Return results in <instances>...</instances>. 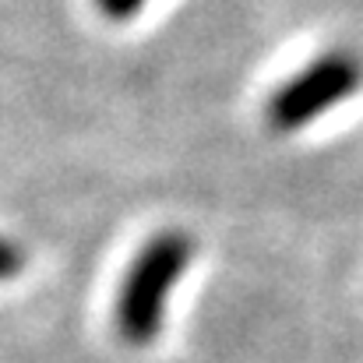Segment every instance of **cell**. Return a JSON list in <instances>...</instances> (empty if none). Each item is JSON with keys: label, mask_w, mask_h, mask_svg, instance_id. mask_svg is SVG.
Segmentation results:
<instances>
[{"label": "cell", "mask_w": 363, "mask_h": 363, "mask_svg": "<svg viewBox=\"0 0 363 363\" xmlns=\"http://www.w3.org/2000/svg\"><path fill=\"white\" fill-rule=\"evenodd\" d=\"M191 257H194V240L180 230L155 233L138 250L113 307L117 335L127 346H152L159 339L166 318V296L184 279Z\"/></svg>", "instance_id": "6da1fadb"}, {"label": "cell", "mask_w": 363, "mask_h": 363, "mask_svg": "<svg viewBox=\"0 0 363 363\" xmlns=\"http://www.w3.org/2000/svg\"><path fill=\"white\" fill-rule=\"evenodd\" d=\"M360 85V57L350 50H328L275 89V96L268 99V121L275 130H300L311 121L325 117L332 106L357 96Z\"/></svg>", "instance_id": "7a4b0ae2"}, {"label": "cell", "mask_w": 363, "mask_h": 363, "mask_svg": "<svg viewBox=\"0 0 363 363\" xmlns=\"http://www.w3.org/2000/svg\"><path fill=\"white\" fill-rule=\"evenodd\" d=\"M21 268H25V250L14 240H4V237H0V282L18 279Z\"/></svg>", "instance_id": "3957f363"}, {"label": "cell", "mask_w": 363, "mask_h": 363, "mask_svg": "<svg viewBox=\"0 0 363 363\" xmlns=\"http://www.w3.org/2000/svg\"><path fill=\"white\" fill-rule=\"evenodd\" d=\"M99 4V11L106 14V18H113V21H127V18H134L148 0H96Z\"/></svg>", "instance_id": "277c9868"}]
</instances>
